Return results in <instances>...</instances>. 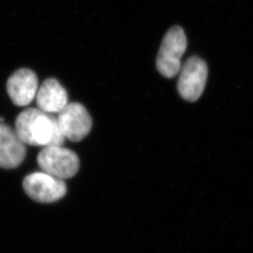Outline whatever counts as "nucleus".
I'll return each instance as SVG.
<instances>
[{
	"mask_svg": "<svg viewBox=\"0 0 253 253\" xmlns=\"http://www.w3.org/2000/svg\"><path fill=\"white\" fill-rule=\"evenodd\" d=\"M15 131L25 145L34 146L63 145L65 137L57 118L38 108H28L19 115Z\"/></svg>",
	"mask_w": 253,
	"mask_h": 253,
	"instance_id": "1",
	"label": "nucleus"
},
{
	"mask_svg": "<svg viewBox=\"0 0 253 253\" xmlns=\"http://www.w3.org/2000/svg\"><path fill=\"white\" fill-rule=\"evenodd\" d=\"M187 49V37L180 27H173L163 38L157 57V69L166 78H172L180 72L181 58Z\"/></svg>",
	"mask_w": 253,
	"mask_h": 253,
	"instance_id": "2",
	"label": "nucleus"
},
{
	"mask_svg": "<svg viewBox=\"0 0 253 253\" xmlns=\"http://www.w3.org/2000/svg\"><path fill=\"white\" fill-rule=\"evenodd\" d=\"M41 169L59 179H68L74 176L80 167L78 156L62 145L44 147L37 158Z\"/></svg>",
	"mask_w": 253,
	"mask_h": 253,
	"instance_id": "3",
	"label": "nucleus"
},
{
	"mask_svg": "<svg viewBox=\"0 0 253 253\" xmlns=\"http://www.w3.org/2000/svg\"><path fill=\"white\" fill-rule=\"evenodd\" d=\"M23 188L31 199L39 203H54L63 198L67 186L59 179L44 172L28 174L23 181Z\"/></svg>",
	"mask_w": 253,
	"mask_h": 253,
	"instance_id": "4",
	"label": "nucleus"
},
{
	"mask_svg": "<svg viewBox=\"0 0 253 253\" xmlns=\"http://www.w3.org/2000/svg\"><path fill=\"white\" fill-rule=\"evenodd\" d=\"M208 65L198 56H191L181 69L177 88L181 97L196 101L202 96L208 80Z\"/></svg>",
	"mask_w": 253,
	"mask_h": 253,
	"instance_id": "5",
	"label": "nucleus"
},
{
	"mask_svg": "<svg viewBox=\"0 0 253 253\" xmlns=\"http://www.w3.org/2000/svg\"><path fill=\"white\" fill-rule=\"evenodd\" d=\"M56 118L64 137L70 141L79 142L90 132V116L87 110L80 103H68L58 113Z\"/></svg>",
	"mask_w": 253,
	"mask_h": 253,
	"instance_id": "6",
	"label": "nucleus"
},
{
	"mask_svg": "<svg viewBox=\"0 0 253 253\" xmlns=\"http://www.w3.org/2000/svg\"><path fill=\"white\" fill-rule=\"evenodd\" d=\"M39 81L36 73L29 69H20L12 73L7 83L10 100L17 106H27L36 98Z\"/></svg>",
	"mask_w": 253,
	"mask_h": 253,
	"instance_id": "7",
	"label": "nucleus"
},
{
	"mask_svg": "<svg viewBox=\"0 0 253 253\" xmlns=\"http://www.w3.org/2000/svg\"><path fill=\"white\" fill-rule=\"evenodd\" d=\"M26 145L15 129L0 123V167L13 169L18 167L26 157Z\"/></svg>",
	"mask_w": 253,
	"mask_h": 253,
	"instance_id": "8",
	"label": "nucleus"
},
{
	"mask_svg": "<svg viewBox=\"0 0 253 253\" xmlns=\"http://www.w3.org/2000/svg\"><path fill=\"white\" fill-rule=\"evenodd\" d=\"M36 101L38 108L51 115L58 114L69 103L66 89L54 78L42 83L37 92Z\"/></svg>",
	"mask_w": 253,
	"mask_h": 253,
	"instance_id": "9",
	"label": "nucleus"
}]
</instances>
